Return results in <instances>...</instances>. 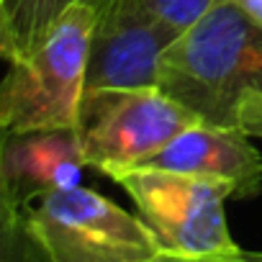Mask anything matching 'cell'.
Masks as SVG:
<instances>
[{
    "label": "cell",
    "mask_w": 262,
    "mask_h": 262,
    "mask_svg": "<svg viewBox=\"0 0 262 262\" xmlns=\"http://www.w3.org/2000/svg\"><path fill=\"white\" fill-rule=\"evenodd\" d=\"M18 216L47 262H149L165 254L142 216L82 185L49 193Z\"/></svg>",
    "instance_id": "3957f363"
},
{
    "label": "cell",
    "mask_w": 262,
    "mask_h": 262,
    "mask_svg": "<svg viewBox=\"0 0 262 262\" xmlns=\"http://www.w3.org/2000/svg\"><path fill=\"white\" fill-rule=\"evenodd\" d=\"M0 262H47L18 213H0Z\"/></svg>",
    "instance_id": "30bf717a"
},
{
    "label": "cell",
    "mask_w": 262,
    "mask_h": 262,
    "mask_svg": "<svg viewBox=\"0 0 262 262\" xmlns=\"http://www.w3.org/2000/svg\"><path fill=\"white\" fill-rule=\"evenodd\" d=\"M85 165L77 128L3 134L0 147V213H21L49 193L77 188Z\"/></svg>",
    "instance_id": "52a82bcc"
},
{
    "label": "cell",
    "mask_w": 262,
    "mask_h": 262,
    "mask_svg": "<svg viewBox=\"0 0 262 262\" xmlns=\"http://www.w3.org/2000/svg\"><path fill=\"white\" fill-rule=\"evenodd\" d=\"M229 3H234L252 24L262 29V0H229Z\"/></svg>",
    "instance_id": "5bb4252c"
},
{
    "label": "cell",
    "mask_w": 262,
    "mask_h": 262,
    "mask_svg": "<svg viewBox=\"0 0 262 262\" xmlns=\"http://www.w3.org/2000/svg\"><path fill=\"white\" fill-rule=\"evenodd\" d=\"M239 126H213L198 121L178 134L142 167L190 172L226 183L236 201L262 193V155Z\"/></svg>",
    "instance_id": "ba28073f"
},
{
    "label": "cell",
    "mask_w": 262,
    "mask_h": 262,
    "mask_svg": "<svg viewBox=\"0 0 262 262\" xmlns=\"http://www.w3.org/2000/svg\"><path fill=\"white\" fill-rule=\"evenodd\" d=\"M111 180L137 203L165 254H226L242 249L226 224L224 203L234 198L226 183L160 167L121 170Z\"/></svg>",
    "instance_id": "5b68a950"
},
{
    "label": "cell",
    "mask_w": 262,
    "mask_h": 262,
    "mask_svg": "<svg viewBox=\"0 0 262 262\" xmlns=\"http://www.w3.org/2000/svg\"><path fill=\"white\" fill-rule=\"evenodd\" d=\"M149 262H262V252H226V254H160Z\"/></svg>",
    "instance_id": "4fadbf2b"
},
{
    "label": "cell",
    "mask_w": 262,
    "mask_h": 262,
    "mask_svg": "<svg viewBox=\"0 0 262 262\" xmlns=\"http://www.w3.org/2000/svg\"><path fill=\"white\" fill-rule=\"evenodd\" d=\"M198 121L160 85L85 90L77 121L85 165L108 178L142 167Z\"/></svg>",
    "instance_id": "277c9868"
},
{
    "label": "cell",
    "mask_w": 262,
    "mask_h": 262,
    "mask_svg": "<svg viewBox=\"0 0 262 262\" xmlns=\"http://www.w3.org/2000/svg\"><path fill=\"white\" fill-rule=\"evenodd\" d=\"M93 39L85 90L157 85L162 52L175 41L152 0H88Z\"/></svg>",
    "instance_id": "8992f818"
},
{
    "label": "cell",
    "mask_w": 262,
    "mask_h": 262,
    "mask_svg": "<svg viewBox=\"0 0 262 262\" xmlns=\"http://www.w3.org/2000/svg\"><path fill=\"white\" fill-rule=\"evenodd\" d=\"M93 39V8L77 0L49 31L47 41L21 62H8L0 85V128L24 134L77 128Z\"/></svg>",
    "instance_id": "7a4b0ae2"
},
{
    "label": "cell",
    "mask_w": 262,
    "mask_h": 262,
    "mask_svg": "<svg viewBox=\"0 0 262 262\" xmlns=\"http://www.w3.org/2000/svg\"><path fill=\"white\" fill-rule=\"evenodd\" d=\"M75 3L77 0H0V54L8 62L29 59Z\"/></svg>",
    "instance_id": "9c48e42d"
},
{
    "label": "cell",
    "mask_w": 262,
    "mask_h": 262,
    "mask_svg": "<svg viewBox=\"0 0 262 262\" xmlns=\"http://www.w3.org/2000/svg\"><path fill=\"white\" fill-rule=\"evenodd\" d=\"M236 126L249 137L262 139V90H249L236 111Z\"/></svg>",
    "instance_id": "7c38bea8"
},
{
    "label": "cell",
    "mask_w": 262,
    "mask_h": 262,
    "mask_svg": "<svg viewBox=\"0 0 262 262\" xmlns=\"http://www.w3.org/2000/svg\"><path fill=\"white\" fill-rule=\"evenodd\" d=\"M157 85L201 121L236 126L242 98L262 90V29L216 0L162 52Z\"/></svg>",
    "instance_id": "6da1fadb"
},
{
    "label": "cell",
    "mask_w": 262,
    "mask_h": 262,
    "mask_svg": "<svg viewBox=\"0 0 262 262\" xmlns=\"http://www.w3.org/2000/svg\"><path fill=\"white\" fill-rule=\"evenodd\" d=\"M157 18L162 21V26L172 34V39H178L188 26H193L216 0H152Z\"/></svg>",
    "instance_id": "8fae6325"
}]
</instances>
